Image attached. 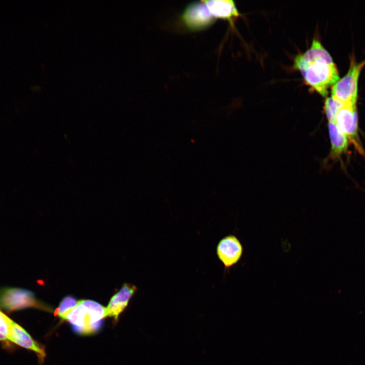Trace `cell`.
<instances>
[{
	"label": "cell",
	"mask_w": 365,
	"mask_h": 365,
	"mask_svg": "<svg viewBox=\"0 0 365 365\" xmlns=\"http://www.w3.org/2000/svg\"><path fill=\"white\" fill-rule=\"evenodd\" d=\"M294 67L301 72L309 86L323 97L327 95L328 89L339 80L331 56L316 39L304 53L296 56Z\"/></svg>",
	"instance_id": "1"
},
{
	"label": "cell",
	"mask_w": 365,
	"mask_h": 365,
	"mask_svg": "<svg viewBox=\"0 0 365 365\" xmlns=\"http://www.w3.org/2000/svg\"><path fill=\"white\" fill-rule=\"evenodd\" d=\"M105 317V308L102 305L94 301L82 300L78 301L66 320L70 324L75 333L89 335L100 330Z\"/></svg>",
	"instance_id": "2"
},
{
	"label": "cell",
	"mask_w": 365,
	"mask_h": 365,
	"mask_svg": "<svg viewBox=\"0 0 365 365\" xmlns=\"http://www.w3.org/2000/svg\"><path fill=\"white\" fill-rule=\"evenodd\" d=\"M364 65L365 60L358 62L351 56L347 72L332 86L331 97L343 104L356 105L358 81Z\"/></svg>",
	"instance_id": "3"
},
{
	"label": "cell",
	"mask_w": 365,
	"mask_h": 365,
	"mask_svg": "<svg viewBox=\"0 0 365 365\" xmlns=\"http://www.w3.org/2000/svg\"><path fill=\"white\" fill-rule=\"evenodd\" d=\"M0 307L9 312L28 308L52 312V308L37 300L32 291L17 287L0 289Z\"/></svg>",
	"instance_id": "4"
},
{
	"label": "cell",
	"mask_w": 365,
	"mask_h": 365,
	"mask_svg": "<svg viewBox=\"0 0 365 365\" xmlns=\"http://www.w3.org/2000/svg\"><path fill=\"white\" fill-rule=\"evenodd\" d=\"M216 20L203 0L187 5L179 17V22L182 28L191 32L204 30L210 27Z\"/></svg>",
	"instance_id": "5"
},
{
	"label": "cell",
	"mask_w": 365,
	"mask_h": 365,
	"mask_svg": "<svg viewBox=\"0 0 365 365\" xmlns=\"http://www.w3.org/2000/svg\"><path fill=\"white\" fill-rule=\"evenodd\" d=\"M335 123L339 131L353 144L357 152L364 155V151L358 134L356 105L343 104L339 110Z\"/></svg>",
	"instance_id": "6"
},
{
	"label": "cell",
	"mask_w": 365,
	"mask_h": 365,
	"mask_svg": "<svg viewBox=\"0 0 365 365\" xmlns=\"http://www.w3.org/2000/svg\"><path fill=\"white\" fill-rule=\"evenodd\" d=\"M8 341L35 352L40 363L46 357L44 346L34 340L31 336L20 325L11 318L9 320Z\"/></svg>",
	"instance_id": "7"
},
{
	"label": "cell",
	"mask_w": 365,
	"mask_h": 365,
	"mask_svg": "<svg viewBox=\"0 0 365 365\" xmlns=\"http://www.w3.org/2000/svg\"><path fill=\"white\" fill-rule=\"evenodd\" d=\"M216 253L225 267L228 268L240 260L243 253V246L235 236L229 235L219 242Z\"/></svg>",
	"instance_id": "8"
},
{
	"label": "cell",
	"mask_w": 365,
	"mask_h": 365,
	"mask_svg": "<svg viewBox=\"0 0 365 365\" xmlns=\"http://www.w3.org/2000/svg\"><path fill=\"white\" fill-rule=\"evenodd\" d=\"M135 285L124 283L120 290L111 299L105 308L106 317H111L117 321L119 316L128 305V302L136 290Z\"/></svg>",
	"instance_id": "9"
},
{
	"label": "cell",
	"mask_w": 365,
	"mask_h": 365,
	"mask_svg": "<svg viewBox=\"0 0 365 365\" xmlns=\"http://www.w3.org/2000/svg\"><path fill=\"white\" fill-rule=\"evenodd\" d=\"M209 12L217 20H227L232 24L239 13L234 1L232 0H203Z\"/></svg>",
	"instance_id": "10"
},
{
	"label": "cell",
	"mask_w": 365,
	"mask_h": 365,
	"mask_svg": "<svg viewBox=\"0 0 365 365\" xmlns=\"http://www.w3.org/2000/svg\"><path fill=\"white\" fill-rule=\"evenodd\" d=\"M328 128L331 143L330 157L337 159L347 151L348 140L339 131L335 122H329Z\"/></svg>",
	"instance_id": "11"
},
{
	"label": "cell",
	"mask_w": 365,
	"mask_h": 365,
	"mask_svg": "<svg viewBox=\"0 0 365 365\" xmlns=\"http://www.w3.org/2000/svg\"><path fill=\"white\" fill-rule=\"evenodd\" d=\"M78 303V301L73 296L65 297L54 311L55 316H58L62 320H66L67 316L77 305Z\"/></svg>",
	"instance_id": "12"
},
{
	"label": "cell",
	"mask_w": 365,
	"mask_h": 365,
	"mask_svg": "<svg viewBox=\"0 0 365 365\" xmlns=\"http://www.w3.org/2000/svg\"><path fill=\"white\" fill-rule=\"evenodd\" d=\"M343 104L331 97L326 98L324 109L328 122L335 123L337 113Z\"/></svg>",
	"instance_id": "13"
},
{
	"label": "cell",
	"mask_w": 365,
	"mask_h": 365,
	"mask_svg": "<svg viewBox=\"0 0 365 365\" xmlns=\"http://www.w3.org/2000/svg\"><path fill=\"white\" fill-rule=\"evenodd\" d=\"M10 318L0 310V341H8Z\"/></svg>",
	"instance_id": "14"
}]
</instances>
